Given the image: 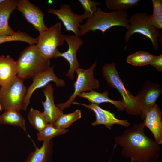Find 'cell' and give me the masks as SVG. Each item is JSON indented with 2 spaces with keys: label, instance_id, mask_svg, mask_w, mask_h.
Wrapping results in <instances>:
<instances>
[{
  "label": "cell",
  "instance_id": "1",
  "mask_svg": "<svg viewBox=\"0 0 162 162\" xmlns=\"http://www.w3.org/2000/svg\"><path fill=\"white\" fill-rule=\"evenodd\" d=\"M145 127L143 122L135 123L114 138L115 145L122 148V155L131 162H156L160 158V145L146 134Z\"/></svg>",
  "mask_w": 162,
  "mask_h": 162
},
{
  "label": "cell",
  "instance_id": "2",
  "mask_svg": "<svg viewBox=\"0 0 162 162\" xmlns=\"http://www.w3.org/2000/svg\"><path fill=\"white\" fill-rule=\"evenodd\" d=\"M128 15L123 10H114L110 12L103 11L98 8L97 11L91 18L79 26L80 36L84 35L88 32H95L97 30L102 32L103 35L109 28L114 26H121L129 29Z\"/></svg>",
  "mask_w": 162,
  "mask_h": 162
},
{
  "label": "cell",
  "instance_id": "3",
  "mask_svg": "<svg viewBox=\"0 0 162 162\" xmlns=\"http://www.w3.org/2000/svg\"><path fill=\"white\" fill-rule=\"evenodd\" d=\"M16 62L18 69L16 76L23 81L34 78L50 67V60L42 56L36 44L23 50Z\"/></svg>",
  "mask_w": 162,
  "mask_h": 162
},
{
  "label": "cell",
  "instance_id": "4",
  "mask_svg": "<svg viewBox=\"0 0 162 162\" xmlns=\"http://www.w3.org/2000/svg\"><path fill=\"white\" fill-rule=\"evenodd\" d=\"M101 72L108 86L116 89L122 96L127 113L129 115H139V107L136 97L126 89L119 76L115 63H105L102 67Z\"/></svg>",
  "mask_w": 162,
  "mask_h": 162
},
{
  "label": "cell",
  "instance_id": "5",
  "mask_svg": "<svg viewBox=\"0 0 162 162\" xmlns=\"http://www.w3.org/2000/svg\"><path fill=\"white\" fill-rule=\"evenodd\" d=\"M27 92L23 81L16 76L0 88V103L2 110L24 109Z\"/></svg>",
  "mask_w": 162,
  "mask_h": 162
},
{
  "label": "cell",
  "instance_id": "6",
  "mask_svg": "<svg viewBox=\"0 0 162 162\" xmlns=\"http://www.w3.org/2000/svg\"><path fill=\"white\" fill-rule=\"evenodd\" d=\"M36 44L42 56L50 60L54 58L57 48L64 43V35L61 32V24L56 23L45 30L40 33L36 38Z\"/></svg>",
  "mask_w": 162,
  "mask_h": 162
},
{
  "label": "cell",
  "instance_id": "7",
  "mask_svg": "<svg viewBox=\"0 0 162 162\" xmlns=\"http://www.w3.org/2000/svg\"><path fill=\"white\" fill-rule=\"evenodd\" d=\"M97 61L86 69L79 67L75 70L77 75V79L74 84V91L69 99L65 102L57 104L62 110L70 107L75 98L82 93L87 91H92L99 89L100 82L94 77V72L96 67Z\"/></svg>",
  "mask_w": 162,
  "mask_h": 162
},
{
  "label": "cell",
  "instance_id": "8",
  "mask_svg": "<svg viewBox=\"0 0 162 162\" xmlns=\"http://www.w3.org/2000/svg\"><path fill=\"white\" fill-rule=\"evenodd\" d=\"M150 15L145 13H135L129 20V27L125 37L127 44L131 35L139 33L148 38L151 41L154 49L157 50L159 48L158 41L160 36L159 31L150 24Z\"/></svg>",
  "mask_w": 162,
  "mask_h": 162
},
{
  "label": "cell",
  "instance_id": "9",
  "mask_svg": "<svg viewBox=\"0 0 162 162\" xmlns=\"http://www.w3.org/2000/svg\"><path fill=\"white\" fill-rule=\"evenodd\" d=\"M162 92L160 84L147 81L135 96L139 107V115L142 120L144 121L148 112L156 104Z\"/></svg>",
  "mask_w": 162,
  "mask_h": 162
},
{
  "label": "cell",
  "instance_id": "10",
  "mask_svg": "<svg viewBox=\"0 0 162 162\" xmlns=\"http://www.w3.org/2000/svg\"><path fill=\"white\" fill-rule=\"evenodd\" d=\"M64 40L67 43L68 48L67 51L62 53L58 50L54 58L61 57L64 58L68 62L69 68L65 76L71 80L75 78L74 72L80 65L77 58L76 53L80 48L83 44L84 41L80 37L75 35H64Z\"/></svg>",
  "mask_w": 162,
  "mask_h": 162
},
{
  "label": "cell",
  "instance_id": "11",
  "mask_svg": "<svg viewBox=\"0 0 162 162\" xmlns=\"http://www.w3.org/2000/svg\"><path fill=\"white\" fill-rule=\"evenodd\" d=\"M72 104L80 105L92 110L95 114V121L92 123L94 126L99 124H104L105 127L110 130L115 124L121 125L125 127H129L130 123L127 119H120L115 116L116 114L110 111L103 109L100 107L99 104L91 103L86 104L74 101Z\"/></svg>",
  "mask_w": 162,
  "mask_h": 162
},
{
  "label": "cell",
  "instance_id": "12",
  "mask_svg": "<svg viewBox=\"0 0 162 162\" xmlns=\"http://www.w3.org/2000/svg\"><path fill=\"white\" fill-rule=\"evenodd\" d=\"M48 12L58 17L62 22L66 31H72L75 35L80 37L79 27L84 20L82 15L74 13L68 4L62 5L59 9L49 8Z\"/></svg>",
  "mask_w": 162,
  "mask_h": 162
},
{
  "label": "cell",
  "instance_id": "13",
  "mask_svg": "<svg viewBox=\"0 0 162 162\" xmlns=\"http://www.w3.org/2000/svg\"><path fill=\"white\" fill-rule=\"evenodd\" d=\"M54 66L52 65L46 70L42 72L33 78V81L27 90L25 100L24 110H26L30 103V99L33 92L38 88L44 87L51 81L55 82L56 86L62 87L65 86V81L58 78L55 74Z\"/></svg>",
  "mask_w": 162,
  "mask_h": 162
},
{
  "label": "cell",
  "instance_id": "14",
  "mask_svg": "<svg viewBox=\"0 0 162 162\" xmlns=\"http://www.w3.org/2000/svg\"><path fill=\"white\" fill-rule=\"evenodd\" d=\"M29 23L40 33L47 28L44 21V14L38 7L28 0H18L17 9Z\"/></svg>",
  "mask_w": 162,
  "mask_h": 162
},
{
  "label": "cell",
  "instance_id": "15",
  "mask_svg": "<svg viewBox=\"0 0 162 162\" xmlns=\"http://www.w3.org/2000/svg\"><path fill=\"white\" fill-rule=\"evenodd\" d=\"M162 110L155 104L147 113L143 122L145 127L152 132L154 140L159 144L162 143Z\"/></svg>",
  "mask_w": 162,
  "mask_h": 162
},
{
  "label": "cell",
  "instance_id": "16",
  "mask_svg": "<svg viewBox=\"0 0 162 162\" xmlns=\"http://www.w3.org/2000/svg\"><path fill=\"white\" fill-rule=\"evenodd\" d=\"M43 91L46 98L45 101H42L44 107L43 112L49 123L53 124L63 112L56 106L53 97L54 89L50 83L44 87Z\"/></svg>",
  "mask_w": 162,
  "mask_h": 162
},
{
  "label": "cell",
  "instance_id": "17",
  "mask_svg": "<svg viewBox=\"0 0 162 162\" xmlns=\"http://www.w3.org/2000/svg\"><path fill=\"white\" fill-rule=\"evenodd\" d=\"M18 0H4L0 3V35H10L15 32L9 26L10 14L17 9Z\"/></svg>",
  "mask_w": 162,
  "mask_h": 162
},
{
  "label": "cell",
  "instance_id": "18",
  "mask_svg": "<svg viewBox=\"0 0 162 162\" xmlns=\"http://www.w3.org/2000/svg\"><path fill=\"white\" fill-rule=\"evenodd\" d=\"M18 69L16 61L10 56H0V86H4L16 76Z\"/></svg>",
  "mask_w": 162,
  "mask_h": 162
},
{
  "label": "cell",
  "instance_id": "19",
  "mask_svg": "<svg viewBox=\"0 0 162 162\" xmlns=\"http://www.w3.org/2000/svg\"><path fill=\"white\" fill-rule=\"evenodd\" d=\"M108 92L107 91L102 93L93 91L83 92L78 96L87 99L91 103L99 105L102 103H110L113 105L119 111L125 110V105L122 99L118 100L111 99L108 97Z\"/></svg>",
  "mask_w": 162,
  "mask_h": 162
},
{
  "label": "cell",
  "instance_id": "20",
  "mask_svg": "<svg viewBox=\"0 0 162 162\" xmlns=\"http://www.w3.org/2000/svg\"><path fill=\"white\" fill-rule=\"evenodd\" d=\"M51 140L43 141L40 148L37 147L31 152L25 162H49L52 152Z\"/></svg>",
  "mask_w": 162,
  "mask_h": 162
},
{
  "label": "cell",
  "instance_id": "21",
  "mask_svg": "<svg viewBox=\"0 0 162 162\" xmlns=\"http://www.w3.org/2000/svg\"><path fill=\"white\" fill-rule=\"evenodd\" d=\"M0 124L18 126L26 131V120L18 110L9 109L4 110V113L0 116Z\"/></svg>",
  "mask_w": 162,
  "mask_h": 162
},
{
  "label": "cell",
  "instance_id": "22",
  "mask_svg": "<svg viewBox=\"0 0 162 162\" xmlns=\"http://www.w3.org/2000/svg\"><path fill=\"white\" fill-rule=\"evenodd\" d=\"M154 55L148 52L140 50L128 56L126 62L135 66H143L150 64Z\"/></svg>",
  "mask_w": 162,
  "mask_h": 162
},
{
  "label": "cell",
  "instance_id": "23",
  "mask_svg": "<svg viewBox=\"0 0 162 162\" xmlns=\"http://www.w3.org/2000/svg\"><path fill=\"white\" fill-rule=\"evenodd\" d=\"M27 117L29 122L38 132L43 130L49 123L43 112L32 108L30 109Z\"/></svg>",
  "mask_w": 162,
  "mask_h": 162
},
{
  "label": "cell",
  "instance_id": "24",
  "mask_svg": "<svg viewBox=\"0 0 162 162\" xmlns=\"http://www.w3.org/2000/svg\"><path fill=\"white\" fill-rule=\"evenodd\" d=\"M81 117V111L80 110L77 109L70 113H63L53 124L55 127L58 128L66 129L72 123L80 118Z\"/></svg>",
  "mask_w": 162,
  "mask_h": 162
},
{
  "label": "cell",
  "instance_id": "25",
  "mask_svg": "<svg viewBox=\"0 0 162 162\" xmlns=\"http://www.w3.org/2000/svg\"><path fill=\"white\" fill-rule=\"evenodd\" d=\"M69 130L58 128L53 124L48 123L45 128L37 134L38 140L39 141L51 140L54 137L68 132Z\"/></svg>",
  "mask_w": 162,
  "mask_h": 162
},
{
  "label": "cell",
  "instance_id": "26",
  "mask_svg": "<svg viewBox=\"0 0 162 162\" xmlns=\"http://www.w3.org/2000/svg\"><path fill=\"white\" fill-rule=\"evenodd\" d=\"M19 41L26 42L30 45L36 44L37 40L30 35L28 33L18 31L10 35H0V44L11 41Z\"/></svg>",
  "mask_w": 162,
  "mask_h": 162
},
{
  "label": "cell",
  "instance_id": "27",
  "mask_svg": "<svg viewBox=\"0 0 162 162\" xmlns=\"http://www.w3.org/2000/svg\"><path fill=\"white\" fill-rule=\"evenodd\" d=\"M140 0H106L105 4L110 10L124 11L138 5Z\"/></svg>",
  "mask_w": 162,
  "mask_h": 162
},
{
  "label": "cell",
  "instance_id": "28",
  "mask_svg": "<svg viewBox=\"0 0 162 162\" xmlns=\"http://www.w3.org/2000/svg\"><path fill=\"white\" fill-rule=\"evenodd\" d=\"M78 1L85 11L84 14L82 15L83 20L91 18L97 10V6L101 4L99 2L91 0H79Z\"/></svg>",
  "mask_w": 162,
  "mask_h": 162
},
{
  "label": "cell",
  "instance_id": "29",
  "mask_svg": "<svg viewBox=\"0 0 162 162\" xmlns=\"http://www.w3.org/2000/svg\"><path fill=\"white\" fill-rule=\"evenodd\" d=\"M148 21L150 24L156 29L162 28V14L150 15Z\"/></svg>",
  "mask_w": 162,
  "mask_h": 162
},
{
  "label": "cell",
  "instance_id": "30",
  "mask_svg": "<svg viewBox=\"0 0 162 162\" xmlns=\"http://www.w3.org/2000/svg\"><path fill=\"white\" fill-rule=\"evenodd\" d=\"M150 65L155 68L158 71L162 72V54L159 56H154Z\"/></svg>",
  "mask_w": 162,
  "mask_h": 162
},
{
  "label": "cell",
  "instance_id": "31",
  "mask_svg": "<svg viewBox=\"0 0 162 162\" xmlns=\"http://www.w3.org/2000/svg\"><path fill=\"white\" fill-rule=\"evenodd\" d=\"M153 10L152 15L162 14V0H152Z\"/></svg>",
  "mask_w": 162,
  "mask_h": 162
},
{
  "label": "cell",
  "instance_id": "32",
  "mask_svg": "<svg viewBox=\"0 0 162 162\" xmlns=\"http://www.w3.org/2000/svg\"><path fill=\"white\" fill-rule=\"evenodd\" d=\"M2 107H1V104H0V111H2Z\"/></svg>",
  "mask_w": 162,
  "mask_h": 162
},
{
  "label": "cell",
  "instance_id": "33",
  "mask_svg": "<svg viewBox=\"0 0 162 162\" xmlns=\"http://www.w3.org/2000/svg\"><path fill=\"white\" fill-rule=\"evenodd\" d=\"M4 0H0V3L3 2Z\"/></svg>",
  "mask_w": 162,
  "mask_h": 162
},
{
  "label": "cell",
  "instance_id": "34",
  "mask_svg": "<svg viewBox=\"0 0 162 162\" xmlns=\"http://www.w3.org/2000/svg\"><path fill=\"white\" fill-rule=\"evenodd\" d=\"M111 159H110V160L108 161V162H111Z\"/></svg>",
  "mask_w": 162,
  "mask_h": 162
}]
</instances>
